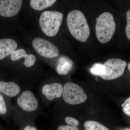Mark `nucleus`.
<instances>
[{
	"instance_id": "f03ea898",
	"label": "nucleus",
	"mask_w": 130,
	"mask_h": 130,
	"mask_svg": "<svg viewBox=\"0 0 130 130\" xmlns=\"http://www.w3.org/2000/svg\"><path fill=\"white\" fill-rule=\"evenodd\" d=\"M67 23L71 35L77 40L85 42L90 36V31L86 18L80 11L74 10L68 13Z\"/></svg>"
},
{
	"instance_id": "a211bd4d",
	"label": "nucleus",
	"mask_w": 130,
	"mask_h": 130,
	"mask_svg": "<svg viewBox=\"0 0 130 130\" xmlns=\"http://www.w3.org/2000/svg\"><path fill=\"white\" fill-rule=\"evenodd\" d=\"M8 106L3 94L0 93V115H4L8 112Z\"/></svg>"
},
{
	"instance_id": "4468645a",
	"label": "nucleus",
	"mask_w": 130,
	"mask_h": 130,
	"mask_svg": "<svg viewBox=\"0 0 130 130\" xmlns=\"http://www.w3.org/2000/svg\"><path fill=\"white\" fill-rule=\"evenodd\" d=\"M84 126L85 130H110L101 123L93 120L85 121Z\"/></svg>"
},
{
	"instance_id": "412c9836",
	"label": "nucleus",
	"mask_w": 130,
	"mask_h": 130,
	"mask_svg": "<svg viewBox=\"0 0 130 130\" xmlns=\"http://www.w3.org/2000/svg\"><path fill=\"white\" fill-rule=\"evenodd\" d=\"M126 18L127 24L125 28L126 34L128 40H130V9L126 12Z\"/></svg>"
},
{
	"instance_id": "ddd939ff",
	"label": "nucleus",
	"mask_w": 130,
	"mask_h": 130,
	"mask_svg": "<svg viewBox=\"0 0 130 130\" xmlns=\"http://www.w3.org/2000/svg\"><path fill=\"white\" fill-rule=\"evenodd\" d=\"M56 1L55 0H31L30 4L32 9L41 11L51 6Z\"/></svg>"
},
{
	"instance_id": "dca6fc26",
	"label": "nucleus",
	"mask_w": 130,
	"mask_h": 130,
	"mask_svg": "<svg viewBox=\"0 0 130 130\" xmlns=\"http://www.w3.org/2000/svg\"><path fill=\"white\" fill-rule=\"evenodd\" d=\"M26 55V52L24 49H20L14 50L12 53L11 54V59L13 61H16L21 58H24Z\"/></svg>"
},
{
	"instance_id": "5701e85b",
	"label": "nucleus",
	"mask_w": 130,
	"mask_h": 130,
	"mask_svg": "<svg viewBox=\"0 0 130 130\" xmlns=\"http://www.w3.org/2000/svg\"><path fill=\"white\" fill-rule=\"evenodd\" d=\"M57 130H79L77 127L68 125L59 126Z\"/></svg>"
},
{
	"instance_id": "b1692460",
	"label": "nucleus",
	"mask_w": 130,
	"mask_h": 130,
	"mask_svg": "<svg viewBox=\"0 0 130 130\" xmlns=\"http://www.w3.org/2000/svg\"><path fill=\"white\" fill-rule=\"evenodd\" d=\"M128 68L129 70L130 71V62L129 63L128 65Z\"/></svg>"
},
{
	"instance_id": "f257e3e1",
	"label": "nucleus",
	"mask_w": 130,
	"mask_h": 130,
	"mask_svg": "<svg viewBox=\"0 0 130 130\" xmlns=\"http://www.w3.org/2000/svg\"><path fill=\"white\" fill-rule=\"evenodd\" d=\"M16 97L14 118L20 124L35 121V119L41 114V106L31 89H23Z\"/></svg>"
},
{
	"instance_id": "7ed1b4c3",
	"label": "nucleus",
	"mask_w": 130,
	"mask_h": 130,
	"mask_svg": "<svg viewBox=\"0 0 130 130\" xmlns=\"http://www.w3.org/2000/svg\"><path fill=\"white\" fill-rule=\"evenodd\" d=\"M95 32L98 40L101 43L109 42L116 30V24L111 13L105 12L96 19Z\"/></svg>"
},
{
	"instance_id": "6e6552de",
	"label": "nucleus",
	"mask_w": 130,
	"mask_h": 130,
	"mask_svg": "<svg viewBox=\"0 0 130 130\" xmlns=\"http://www.w3.org/2000/svg\"><path fill=\"white\" fill-rule=\"evenodd\" d=\"M33 48L40 56L47 58H53L59 55V50L51 42L41 38H36L32 42Z\"/></svg>"
},
{
	"instance_id": "20e7f679",
	"label": "nucleus",
	"mask_w": 130,
	"mask_h": 130,
	"mask_svg": "<svg viewBox=\"0 0 130 130\" xmlns=\"http://www.w3.org/2000/svg\"><path fill=\"white\" fill-rule=\"evenodd\" d=\"M63 14L54 11H45L40 16L39 23L42 31L48 36H55L58 33L63 21Z\"/></svg>"
},
{
	"instance_id": "aec40b11",
	"label": "nucleus",
	"mask_w": 130,
	"mask_h": 130,
	"mask_svg": "<svg viewBox=\"0 0 130 130\" xmlns=\"http://www.w3.org/2000/svg\"><path fill=\"white\" fill-rule=\"evenodd\" d=\"M123 112L128 116H130V97L127 98L122 105Z\"/></svg>"
},
{
	"instance_id": "423d86ee",
	"label": "nucleus",
	"mask_w": 130,
	"mask_h": 130,
	"mask_svg": "<svg viewBox=\"0 0 130 130\" xmlns=\"http://www.w3.org/2000/svg\"><path fill=\"white\" fill-rule=\"evenodd\" d=\"M63 88L59 83H46L40 85L38 92L43 104L48 106L54 100L61 97Z\"/></svg>"
},
{
	"instance_id": "393cba45",
	"label": "nucleus",
	"mask_w": 130,
	"mask_h": 130,
	"mask_svg": "<svg viewBox=\"0 0 130 130\" xmlns=\"http://www.w3.org/2000/svg\"><path fill=\"white\" fill-rule=\"evenodd\" d=\"M130 130V129H127V130Z\"/></svg>"
},
{
	"instance_id": "39448f33",
	"label": "nucleus",
	"mask_w": 130,
	"mask_h": 130,
	"mask_svg": "<svg viewBox=\"0 0 130 130\" xmlns=\"http://www.w3.org/2000/svg\"><path fill=\"white\" fill-rule=\"evenodd\" d=\"M61 97L65 103L71 105H78L87 99V95L84 90L77 84L71 82L64 84Z\"/></svg>"
},
{
	"instance_id": "4be33fe9",
	"label": "nucleus",
	"mask_w": 130,
	"mask_h": 130,
	"mask_svg": "<svg viewBox=\"0 0 130 130\" xmlns=\"http://www.w3.org/2000/svg\"><path fill=\"white\" fill-rule=\"evenodd\" d=\"M34 122V121H29L23 123L22 124L24 126L23 130H38L35 126L32 125V123Z\"/></svg>"
},
{
	"instance_id": "2eb2a0df",
	"label": "nucleus",
	"mask_w": 130,
	"mask_h": 130,
	"mask_svg": "<svg viewBox=\"0 0 130 130\" xmlns=\"http://www.w3.org/2000/svg\"><path fill=\"white\" fill-rule=\"evenodd\" d=\"M105 71L104 65L99 63H96L93 65L90 70V72L92 74L100 76L104 73Z\"/></svg>"
},
{
	"instance_id": "9d476101",
	"label": "nucleus",
	"mask_w": 130,
	"mask_h": 130,
	"mask_svg": "<svg viewBox=\"0 0 130 130\" xmlns=\"http://www.w3.org/2000/svg\"><path fill=\"white\" fill-rule=\"evenodd\" d=\"M23 89L20 85L14 82L0 81V93L8 97H17Z\"/></svg>"
},
{
	"instance_id": "f3484780",
	"label": "nucleus",
	"mask_w": 130,
	"mask_h": 130,
	"mask_svg": "<svg viewBox=\"0 0 130 130\" xmlns=\"http://www.w3.org/2000/svg\"><path fill=\"white\" fill-rule=\"evenodd\" d=\"M24 65L26 68H30L32 67L35 65L36 60V58L35 55L31 54H26L25 56Z\"/></svg>"
},
{
	"instance_id": "f8f14e48",
	"label": "nucleus",
	"mask_w": 130,
	"mask_h": 130,
	"mask_svg": "<svg viewBox=\"0 0 130 130\" xmlns=\"http://www.w3.org/2000/svg\"><path fill=\"white\" fill-rule=\"evenodd\" d=\"M73 62L70 58L65 56H61L57 61L56 70L59 75H66L72 69Z\"/></svg>"
},
{
	"instance_id": "0eeeda50",
	"label": "nucleus",
	"mask_w": 130,
	"mask_h": 130,
	"mask_svg": "<svg viewBox=\"0 0 130 130\" xmlns=\"http://www.w3.org/2000/svg\"><path fill=\"white\" fill-rule=\"evenodd\" d=\"M103 65L105 72L100 77L105 80H110L116 79L123 75L127 63L121 59L112 58L106 61Z\"/></svg>"
},
{
	"instance_id": "1a4fd4ad",
	"label": "nucleus",
	"mask_w": 130,
	"mask_h": 130,
	"mask_svg": "<svg viewBox=\"0 0 130 130\" xmlns=\"http://www.w3.org/2000/svg\"><path fill=\"white\" fill-rule=\"evenodd\" d=\"M22 0H0V16L10 18L15 16L20 11Z\"/></svg>"
},
{
	"instance_id": "9b49d317",
	"label": "nucleus",
	"mask_w": 130,
	"mask_h": 130,
	"mask_svg": "<svg viewBox=\"0 0 130 130\" xmlns=\"http://www.w3.org/2000/svg\"><path fill=\"white\" fill-rule=\"evenodd\" d=\"M16 41L10 38L0 40V60L11 54L18 47Z\"/></svg>"
},
{
	"instance_id": "6ab92c4d",
	"label": "nucleus",
	"mask_w": 130,
	"mask_h": 130,
	"mask_svg": "<svg viewBox=\"0 0 130 130\" xmlns=\"http://www.w3.org/2000/svg\"><path fill=\"white\" fill-rule=\"evenodd\" d=\"M64 121L68 125L77 127L79 125V121L76 119L71 116H67L64 118Z\"/></svg>"
}]
</instances>
